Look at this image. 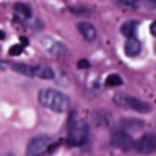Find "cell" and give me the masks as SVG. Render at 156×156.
Wrapping results in <instances>:
<instances>
[{"label": "cell", "instance_id": "obj_7", "mask_svg": "<svg viewBox=\"0 0 156 156\" xmlns=\"http://www.w3.org/2000/svg\"><path fill=\"white\" fill-rule=\"evenodd\" d=\"M41 44L46 50L53 56H59L64 55L67 52V47L62 42L56 41L50 37H45L41 40Z\"/></svg>", "mask_w": 156, "mask_h": 156}, {"label": "cell", "instance_id": "obj_8", "mask_svg": "<svg viewBox=\"0 0 156 156\" xmlns=\"http://www.w3.org/2000/svg\"><path fill=\"white\" fill-rule=\"evenodd\" d=\"M77 28L85 39L88 41H94L96 38L97 31L94 26L88 22L81 21L77 24Z\"/></svg>", "mask_w": 156, "mask_h": 156}, {"label": "cell", "instance_id": "obj_9", "mask_svg": "<svg viewBox=\"0 0 156 156\" xmlns=\"http://www.w3.org/2000/svg\"><path fill=\"white\" fill-rule=\"evenodd\" d=\"M125 53L129 57H135L141 52V44L136 37L128 38L124 45Z\"/></svg>", "mask_w": 156, "mask_h": 156}, {"label": "cell", "instance_id": "obj_16", "mask_svg": "<svg viewBox=\"0 0 156 156\" xmlns=\"http://www.w3.org/2000/svg\"><path fill=\"white\" fill-rule=\"evenodd\" d=\"M106 84L108 86H119L123 84V79L119 75L111 74L107 78Z\"/></svg>", "mask_w": 156, "mask_h": 156}, {"label": "cell", "instance_id": "obj_1", "mask_svg": "<svg viewBox=\"0 0 156 156\" xmlns=\"http://www.w3.org/2000/svg\"><path fill=\"white\" fill-rule=\"evenodd\" d=\"M38 101L41 105L51 111L64 113L70 107V99L63 92L53 88H45L38 94Z\"/></svg>", "mask_w": 156, "mask_h": 156}, {"label": "cell", "instance_id": "obj_11", "mask_svg": "<svg viewBox=\"0 0 156 156\" xmlns=\"http://www.w3.org/2000/svg\"><path fill=\"white\" fill-rule=\"evenodd\" d=\"M139 22L135 20H129L122 24L120 27V31L124 36L128 38L136 37L138 29Z\"/></svg>", "mask_w": 156, "mask_h": 156}, {"label": "cell", "instance_id": "obj_14", "mask_svg": "<svg viewBox=\"0 0 156 156\" xmlns=\"http://www.w3.org/2000/svg\"><path fill=\"white\" fill-rule=\"evenodd\" d=\"M13 9L15 12L26 18H30L32 15V9L30 5L23 2H16L14 4Z\"/></svg>", "mask_w": 156, "mask_h": 156}, {"label": "cell", "instance_id": "obj_5", "mask_svg": "<svg viewBox=\"0 0 156 156\" xmlns=\"http://www.w3.org/2000/svg\"><path fill=\"white\" fill-rule=\"evenodd\" d=\"M111 144L113 147L122 151L129 150L134 146V141L131 136L122 129L115 131L111 137Z\"/></svg>", "mask_w": 156, "mask_h": 156}, {"label": "cell", "instance_id": "obj_2", "mask_svg": "<svg viewBox=\"0 0 156 156\" xmlns=\"http://www.w3.org/2000/svg\"><path fill=\"white\" fill-rule=\"evenodd\" d=\"M68 144L71 146H81L88 140L89 127L86 122L72 119L68 126Z\"/></svg>", "mask_w": 156, "mask_h": 156}, {"label": "cell", "instance_id": "obj_23", "mask_svg": "<svg viewBox=\"0 0 156 156\" xmlns=\"http://www.w3.org/2000/svg\"><path fill=\"white\" fill-rule=\"evenodd\" d=\"M1 156H15V155L12 153V152H5V153L2 154Z\"/></svg>", "mask_w": 156, "mask_h": 156}, {"label": "cell", "instance_id": "obj_20", "mask_svg": "<svg viewBox=\"0 0 156 156\" xmlns=\"http://www.w3.org/2000/svg\"><path fill=\"white\" fill-rule=\"evenodd\" d=\"M150 31L153 36L156 37V21L152 23L150 26Z\"/></svg>", "mask_w": 156, "mask_h": 156}, {"label": "cell", "instance_id": "obj_13", "mask_svg": "<svg viewBox=\"0 0 156 156\" xmlns=\"http://www.w3.org/2000/svg\"><path fill=\"white\" fill-rule=\"evenodd\" d=\"M34 76L43 79H52L55 74L50 67L45 66H34Z\"/></svg>", "mask_w": 156, "mask_h": 156}, {"label": "cell", "instance_id": "obj_12", "mask_svg": "<svg viewBox=\"0 0 156 156\" xmlns=\"http://www.w3.org/2000/svg\"><path fill=\"white\" fill-rule=\"evenodd\" d=\"M9 67L13 71L17 72L24 76L28 77H35L34 76V66H29L24 63H16L12 62L9 63Z\"/></svg>", "mask_w": 156, "mask_h": 156}, {"label": "cell", "instance_id": "obj_21", "mask_svg": "<svg viewBox=\"0 0 156 156\" xmlns=\"http://www.w3.org/2000/svg\"><path fill=\"white\" fill-rule=\"evenodd\" d=\"M20 41H21V45H22L23 47H24V46H27L29 43L28 39H27V37H21L20 38Z\"/></svg>", "mask_w": 156, "mask_h": 156}, {"label": "cell", "instance_id": "obj_19", "mask_svg": "<svg viewBox=\"0 0 156 156\" xmlns=\"http://www.w3.org/2000/svg\"><path fill=\"white\" fill-rule=\"evenodd\" d=\"M144 5L148 9L150 10L156 9V0H146L144 2Z\"/></svg>", "mask_w": 156, "mask_h": 156}, {"label": "cell", "instance_id": "obj_24", "mask_svg": "<svg viewBox=\"0 0 156 156\" xmlns=\"http://www.w3.org/2000/svg\"><path fill=\"white\" fill-rule=\"evenodd\" d=\"M155 51H156V44H155Z\"/></svg>", "mask_w": 156, "mask_h": 156}, {"label": "cell", "instance_id": "obj_15", "mask_svg": "<svg viewBox=\"0 0 156 156\" xmlns=\"http://www.w3.org/2000/svg\"><path fill=\"white\" fill-rule=\"evenodd\" d=\"M115 4L122 9L127 10H136L140 7V5L137 1H130V0H119L115 2Z\"/></svg>", "mask_w": 156, "mask_h": 156}, {"label": "cell", "instance_id": "obj_17", "mask_svg": "<svg viewBox=\"0 0 156 156\" xmlns=\"http://www.w3.org/2000/svg\"><path fill=\"white\" fill-rule=\"evenodd\" d=\"M23 48H24V47L21 44H15V45L12 46L9 50V55L12 56H19L22 53Z\"/></svg>", "mask_w": 156, "mask_h": 156}, {"label": "cell", "instance_id": "obj_6", "mask_svg": "<svg viewBox=\"0 0 156 156\" xmlns=\"http://www.w3.org/2000/svg\"><path fill=\"white\" fill-rule=\"evenodd\" d=\"M133 147L137 152L143 155H150L156 152V136L152 133H146L140 137Z\"/></svg>", "mask_w": 156, "mask_h": 156}, {"label": "cell", "instance_id": "obj_4", "mask_svg": "<svg viewBox=\"0 0 156 156\" xmlns=\"http://www.w3.org/2000/svg\"><path fill=\"white\" fill-rule=\"evenodd\" d=\"M50 137L47 135H38L32 138L27 145L26 156H41L50 144Z\"/></svg>", "mask_w": 156, "mask_h": 156}, {"label": "cell", "instance_id": "obj_10", "mask_svg": "<svg viewBox=\"0 0 156 156\" xmlns=\"http://www.w3.org/2000/svg\"><path fill=\"white\" fill-rule=\"evenodd\" d=\"M120 124L123 131H139L144 126V121L137 118H123L120 121Z\"/></svg>", "mask_w": 156, "mask_h": 156}, {"label": "cell", "instance_id": "obj_22", "mask_svg": "<svg viewBox=\"0 0 156 156\" xmlns=\"http://www.w3.org/2000/svg\"><path fill=\"white\" fill-rule=\"evenodd\" d=\"M5 36H6V34L5 32L3 31V30H0V40H3L5 38Z\"/></svg>", "mask_w": 156, "mask_h": 156}, {"label": "cell", "instance_id": "obj_3", "mask_svg": "<svg viewBox=\"0 0 156 156\" xmlns=\"http://www.w3.org/2000/svg\"><path fill=\"white\" fill-rule=\"evenodd\" d=\"M113 101L117 106L125 108H130L141 114H146L152 111V106L148 102L143 101L140 99L124 93L116 94L113 98Z\"/></svg>", "mask_w": 156, "mask_h": 156}, {"label": "cell", "instance_id": "obj_18", "mask_svg": "<svg viewBox=\"0 0 156 156\" xmlns=\"http://www.w3.org/2000/svg\"><path fill=\"white\" fill-rule=\"evenodd\" d=\"M91 64H90L89 61L86 59H82L78 62L77 67L79 69H87L90 68Z\"/></svg>", "mask_w": 156, "mask_h": 156}]
</instances>
